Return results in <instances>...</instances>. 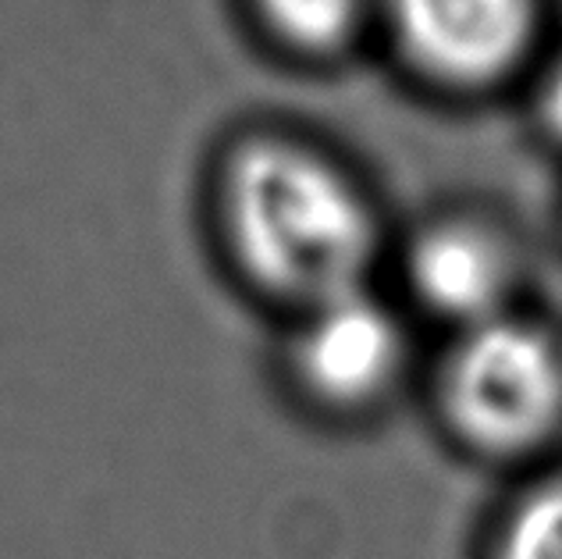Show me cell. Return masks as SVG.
<instances>
[{
	"mask_svg": "<svg viewBox=\"0 0 562 559\" xmlns=\"http://www.w3.org/2000/svg\"><path fill=\"white\" fill-rule=\"evenodd\" d=\"M221 217L243 271L306 306L360 289L378 249V222L360 186L314 146L281 136L232 150Z\"/></svg>",
	"mask_w": 562,
	"mask_h": 559,
	"instance_id": "cell-1",
	"label": "cell"
},
{
	"mask_svg": "<svg viewBox=\"0 0 562 559\" xmlns=\"http://www.w3.org/2000/svg\"><path fill=\"white\" fill-rule=\"evenodd\" d=\"M441 406L484 452L538 446L562 421V353L549 332L520 317L473 325L441 371Z\"/></svg>",
	"mask_w": 562,
	"mask_h": 559,
	"instance_id": "cell-2",
	"label": "cell"
},
{
	"mask_svg": "<svg viewBox=\"0 0 562 559\" xmlns=\"http://www.w3.org/2000/svg\"><path fill=\"white\" fill-rule=\"evenodd\" d=\"M398 47L424 76L477 90L520 65L538 0H384Z\"/></svg>",
	"mask_w": 562,
	"mask_h": 559,
	"instance_id": "cell-3",
	"label": "cell"
},
{
	"mask_svg": "<svg viewBox=\"0 0 562 559\" xmlns=\"http://www.w3.org/2000/svg\"><path fill=\"white\" fill-rule=\"evenodd\" d=\"M406 343L392 311L363 289L306 306L292 343L303 389L328 406H367L381 400L403 371Z\"/></svg>",
	"mask_w": 562,
	"mask_h": 559,
	"instance_id": "cell-4",
	"label": "cell"
},
{
	"mask_svg": "<svg viewBox=\"0 0 562 559\" xmlns=\"http://www.w3.org/2000/svg\"><path fill=\"white\" fill-rule=\"evenodd\" d=\"M406 271L413 292L435 314L473 328L506 314L516 257L492 225L449 217L417 235Z\"/></svg>",
	"mask_w": 562,
	"mask_h": 559,
	"instance_id": "cell-5",
	"label": "cell"
},
{
	"mask_svg": "<svg viewBox=\"0 0 562 559\" xmlns=\"http://www.w3.org/2000/svg\"><path fill=\"white\" fill-rule=\"evenodd\" d=\"M257 8L271 33L289 47L331 54L357 33L367 0H257Z\"/></svg>",
	"mask_w": 562,
	"mask_h": 559,
	"instance_id": "cell-6",
	"label": "cell"
},
{
	"mask_svg": "<svg viewBox=\"0 0 562 559\" xmlns=\"http://www.w3.org/2000/svg\"><path fill=\"white\" fill-rule=\"evenodd\" d=\"M498 559H562V478L520 499L502 527Z\"/></svg>",
	"mask_w": 562,
	"mask_h": 559,
	"instance_id": "cell-7",
	"label": "cell"
},
{
	"mask_svg": "<svg viewBox=\"0 0 562 559\" xmlns=\"http://www.w3.org/2000/svg\"><path fill=\"white\" fill-rule=\"evenodd\" d=\"M541 118L552 136L562 139V62L549 71V79L541 86Z\"/></svg>",
	"mask_w": 562,
	"mask_h": 559,
	"instance_id": "cell-8",
	"label": "cell"
}]
</instances>
